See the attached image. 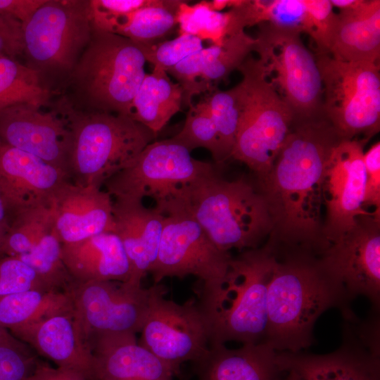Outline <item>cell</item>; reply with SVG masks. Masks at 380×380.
I'll list each match as a JSON object with an SVG mask.
<instances>
[{
  "mask_svg": "<svg viewBox=\"0 0 380 380\" xmlns=\"http://www.w3.org/2000/svg\"><path fill=\"white\" fill-rule=\"evenodd\" d=\"M258 25L253 51L267 77L288 103L295 117H311L322 111L323 87L314 53L300 34L268 23Z\"/></svg>",
  "mask_w": 380,
  "mask_h": 380,
  "instance_id": "30bf717a",
  "label": "cell"
},
{
  "mask_svg": "<svg viewBox=\"0 0 380 380\" xmlns=\"http://www.w3.org/2000/svg\"><path fill=\"white\" fill-rule=\"evenodd\" d=\"M206 102L215 125L224 162L232 158L241 111L239 84L221 91L216 87L206 93Z\"/></svg>",
  "mask_w": 380,
  "mask_h": 380,
  "instance_id": "836d02e7",
  "label": "cell"
},
{
  "mask_svg": "<svg viewBox=\"0 0 380 380\" xmlns=\"http://www.w3.org/2000/svg\"><path fill=\"white\" fill-rule=\"evenodd\" d=\"M46 0H0V14L10 16L22 25L26 23Z\"/></svg>",
  "mask_w": 380,
  "mask_h": 380,
  "instance_id": "bcb514c9",
  "label": "cell"
},
{
  "mask_svg": "<svg viewBox=\"0 0 380 380\" xmlns=\"http://www.w3.org/2000/svg\"><path fill=\"white\" fill-rule=\"evenodd\" d=\"M349 300L363 296L376 312L380 305V213L363 215L318 256Z\"/></svg>",
  "mask_w": 380,
  "mask_h": 380,
  "instance_id": "9a60e30c",
  "label": "cell"
},
{
  "mask_svg": "<svg viewBox=\"0 0 380 380\" xmlns=\"http://www.w3.org/2000/svg\"><path fill=\"white\" fill-rule=\"evenodd\" d=\"M73 309L64 291L31 289L0 300V324L11 334L54 314Z\"/></svg>",
  "mask_w": 380,
  "mask_h": 380,
  "instance_id": "83f0119b",
  "label": "cell"
},
{
  "mask_svg": "<svg viewBox=\"0 0 380 380\" xmlns=\"http://www.w3.org/2000/svg\"><path fill=\"white\" fill-rule=\"evenodd\" d=\"M360 0H330L334 7L338 8L340 11L349 10L355 6Z\"/></svg>",
  "mask_w": 380,
  "mask_h": 380,
  "instance_id": "816d5d0a",
  "label": "cell"
},
{
  "mask_svg": "<svg viewBox=\"0 0 380 380\" xmlns=\"http://www.w3.org/2000/svg\"><path fill=\"white\" fill-rule=\"evenodd\" d=\"M92 32L89 1L46 0L23 25L27 65L40 73H71Z\"/></svg>",
  "mask_w": 380,
  "mask_h": 380,
  "instance_id": "8fae6325",
  "label": "cell"
},
{
  "mask_svg": "<svg viewBox=\"0 0 380 380\" xmlns=\"http://www.w3.org/2000/svg\"><path fill=\"white\" fill-rule=\"evenodd\" d=\"M343 139L324 113L295 117L271 168L257 178L272 221L267 246L276 254L319 256L323 236V183L334 146Z\"/></svg>",
  "mask_w": 380,
  "mask_h": 380,
  "instance_id": "6da1fadb",
  "label": "cell"
},
{
  "mask_svg": "<svg viewBox=\"0 0 380 380\" xmlns=\"http://www.w3.org/2000/svg\"><path fill=\"white\" fill-rule=\"evenodd\" d=\"M213 45L195 52L166 72L172 75L183 90V103L189 106L194 96L205 94V90L200 82L201 74L211 56Z\"/></svg>",
  "mask_w": 380,
  "mask_h": 380,
  "instance_id": "60d3db41",
  "label": "cell"
},
{
  "mask_svg": "<svg viewBox=\"0 0 380 380\" xmlns=\"http://www.w3.org/2000/svg\"><path fill=\"white\" fill-rule=\"evenodd\" d=\"M181 210L226 252L259 248L273 227L267 201L257 183L245 177L228 181L217 170L187 187Z\"/></svg>",
  "mask_w": 380,
  "mask_h": 380,
  "instance_id": "277c9868",
  "label": "cell"
},
{
  "mask_svg": "<svg viewBox=\"0 0 380 380\" xmlns=\"http://www.w3.org/2000/svg\"><path fill=\"white\" fill-rule=\"evenodd\" d=\"M322 87V111L344 139H369L380 128L379 63L346 62L315 53Z\"/></svg>",
  "mask_w": 380,
  "mask_h": 380,
  "instance_id": "9c48e42d",
  "label": "cell"
},
{
  "mask_svg": "<svg viewBox=\"0 0 380 380\" xmlns=\"http://www.w3.org/2000/svg\"><path fill=\"white\" fill-rule=\"evenodd\" d=\"M56 367L76 370L91 380L94 355L74 308L46 317L11 334Z\"/></svg>",
  "mask_w": 380,
  "mask_h": 380,
  "instance_id": "44dd1931",
  "label": "cell"
},
{
  "mask_svg": "<svg viewBox=\"0 0 380 380\" xmlns=\"http://www.w3.org/2000/svg\"><path fill=\"white\" fill-rule=\"evenodd\" d=\"M254 42L255 39L243 30L227 36L220 46L213 44L211 56L200 78L205 94L215 88V83L238 70L253 51Z\"/></svg>",
  "mask_w": 380,
  "mask_h": 380,
  "instance_id": "e575fe53",
  "label": "cell"
},
{
  "mask_svg": "<svg viewBox=\"0 0 380 380\" xmlns=\"http://www.w3.org/2000/svg\"><path fill=\"white\" fill-rule=\"evenodd\" d=\"M42 74L13 58L0 57V110L16 104L43 107L50 98Z\"/></svg>",
  "mask_w": 380,
  "mask_h": 380,
  "instance_id": "4dcf8cb0",
  "label": "cell"
},
{
  "mask_svg": "<svg viewBox=\"0 0 380 380\" xmlns=\"http://www.w3.org/2000/svg\"><path fill=\"white\" fill-rule=\"evenodd\" d=\"M279 353L265 341L235 349L210 344L192 371L196 380H283Z\"/></svg>",
  "mask_w": 380,
  "mask_h": 380,
  "instance_id": "cb8c5ba5",
  "label": "cell"
},
{
  "mask_svg": "<svg viewBox=\"0 0 380 380\" xmlns=\"http://www.w3.org/2000/svg\"><path fill=\"white\" fill-rule=\"evenodd\" d=\"M366 182L363 205L380 213V142L364 153Z\"/></svg>",
  "mask_w": 380,
  "mask_h": 380,
  "instance_id": "ee69618b",
  "label": "cell"
},
{
  "mask_svg": "<svg viewBox=\"0 0 380 380\" xmlns=\"http://www.w3.org/2000/svg\"><path fill=\"white\" fill-rule=\"evenodd\" d=\"M23 53L21 23L10 16L0 14V57L14 59Z\"/></svg>",
  "mask_w": 380,
  "mask_h": 380,
  "instance_id": "f6af8a7d",
  "label": "cell"
},
{
  "mask_svg": "<svg viewBox=\"0 0 380 380\" xmlns=\"http://www.w3.org/2000/svg\"><path fill=\"white\" fill-rule=\"evenodd\" d=\"M232 258L189 213L179 210L165 215L158 256L149 273L153 284L166 277L193 275L202 283L200 293L206 292L222 281Z\"/></svg>",
  "mask_w": 380,
  "mask_h": 380,
  "instance_id": "4fadbf2b",
  "label": "cell"
},
{
  "mask_svg": "<svg viewBox=\"0 0 380 380\" xmlns=\"http://www.w3.org/2000/svg\"><path fill=\"white\" fill-rule=\"evenodd\" d=\"M140 45L119 34L93 30L71 76L94 109L130 117L134 98L146 74Z\"/></svg>",
  "mask_w": 380,
  "mask_h": 380,
  "instance_id": "8992f818",
  "label": "cell"
},
{
  "mask_svg": "<svg viewBox=\"0 0 380 380\" xmlns=\"http://www.w3.org/2000/svg\"><path fill=\"white\" fill-rule=\"evenodd\" d=\"M37 361L28 348L0 347V380H25Z\"/></svg>",
  "mask_w": 380,
  "mask_h": 380,
  "instance_id": "7bdbcfd3",
  "label": "cell"
},
{
  "mask_svg": "<svg viewBox=\"0 0 380 380\" xmlns=\"http://www.w3.org/2000/svg\"><path fill=\"white\" fill-rule=\"evenodd\" d=\"M227 12L213 10L207 1L193 5L183 1L177 13L179 34H191L220 46L227 37Z\"/></svg>",
  "mask_w": 380,
  "mask_h": 380,
  "instance_id": "8d00e7d4",
  "label": "cell"
},
{
  "mask_svg": "<svg viewBox=\"0 0 380 380\" xmlns=\"http://www.w3.org/2000/svg\"><path fill=\"white\" fill-rule=\"evenodd\" d=\"M62 258L75 281H127L130 265L122 243L114 232L101 233L62 244Z\"/></svg>",
  "mask_w": 380,
  "mask_h": 380,
  "instance_id": "d4e9b609",
  "label": "cell"
},
{
  "mask_svg": "<svg viewBox=\"0 0 380 380\" xmlns=\"http://www.w3.org/2000/svg\"><path fill=\"white\" fill-rule=\"evenodd\" d=\"M279 362L301 380H380L379 334L369 329L359 338L345 336L342 345L327 354L279 352Z\"/></svg>",
  "mask_w": 380,
  "mask_h": 380,
  "instance_id": "ac0fdd59",
  "label": "cell"
},
{
  "mask_svg": "<svg viewBox=\"0 0 380 380\" xmlns=\"http://www.w3.org/2000/svg\"><path fill=\"white\" fill-rule=\"evenodd\" d=\"M53 227L49 205L22 210L11 217L0 255L18 257L30 251Z\"/></svg>",
  "mask_w": 380,
  "mask_h": 380,
  "instance_id": "d6a6232c",
  "label": "cell"
},
{
  "mask_svg": "<svg viewBox=\"0 0 380 380\" xmlns=\"http://www.w3.org/2000/svg\"><path fill=\"white\" fill-rule=\"evenodd\" d=\"M20 103L0 110V140L68 175L69 129L65 113Z\"/></svg>",
  "mask_w": 380,
  "mask_h": 380,
  "instance_id": "e0dca14e",
  "label": "cell"
},
{
  "mask_svg": "<svg viewBox=\"0 0 380 380\" xmlns=\"http://www.w3.org/2000/svg\"><path fill=\"white\" fill-rule=\"evenodd\" d=\"M25 380H89L86 375L74 369L53 367L38 360L32 372Z\"/></svg>",
  "mask_w": 380,
  "mask_h": 380,
  "instance_id": "7dc6e473",
  "label": "cell"
},
{
  "mask_svg": "<svg viewBox=\"0 0 380 380\" xmlns=\"http://www.w3.org/2000/svg\"><path fill=\"white\" fill-rule=\"evenodd\" d=\"M275 260L267 245L242 251L232 258L222 281L201 293L198 303L208 324L210 344L265 341L267 286Z\"/></svg>",
  "mask_w": 380,
  "mask_h": 380,
  "instance_id": "3957f363",
  "label": "cell"
},
{
  "mask_svg": "<svg viewBox=\"0 0 380 380\" xmlns=\"http://www.w3.org/2000/svg\"><path fill=\"white\" fill-rule=\"evenodd\" d=\"M216 170L214 164L194 158L172 138L149 144L127 168L103 184L117 200L142 201L152 198L166 215L182 208L187 187Z\"/></svg>",
  "mask_w": 380,
  "mask_h": 380,
  "instance_id": "ba28073f",
  "label": "cell"
},
{
  "mask_svg": "<svg viewBox=\"0 0 380 380\" xmlns=\"http://www.w3.org/2000/svg\"><path fill=\"white\" fill-rule=\"evenodd\" d=\"M89 343L94 360L91 380H173L172 370L139 345L136 334L101 335Z\"/></svg>",
  "mask_w": 380,
  "mask_h": 380,
  "instance_id": "603a6c76",
  "label": "cell"
},
{
  "mask_svg": "<svg viewBox=\"0 0 380 380\" xmlns=\"http://www.w3.org/2000/svg\"><path fill=\"white\" fill-rule=\"evenodd\" d=\"M183 90L163 70L146 74L134 98L130 117L156 135L181 110Z\"/></svg>",
  "mask_w": 380,
  "mask_h": 380,
  "instance_id": "4316f807",
  "label": "cell"
},
{
  "mask_svg": "<svg viewBox=\"0 0 380 380\" xmlns=\"http://www.w3.org/2000/svg\"><path fill=\"white\" fill-rule=\"evenodd\" d=\"M30 268L47 291L66 292L74 280L62 258V243L54 227L28 253L14 257Z\"/></svg>",
  "mask_w": 380,
  "mask_h": 380,
  "instance_id": "1f68e13d",
  "label": "cell"
},
{
  "mask_svg": "<svg viewBox=\"0 0 380 380\" xmlns=\"http://www.w3.org/2000/svg\"><path fill=\"white\" fill-rule=\"evenodd\" d=\"M10 225V216L2 198L0 196V249Z\"/></svg>",
  "mask_w": 380,
  "mask_h": 380,
  "instance_id": "681fc988",
  "label": "cell"
},
{
  "mask_svg": "<svg viewBox=\"0 0 380 380\" xmlns=\"http://www.w3.org/2000/svg\"><path fill=\"white\" fill-rule=\"evenodd\" d=\"M233 32L261 23L299 34L305 32L307 10L305 0H242L228 11Z\"/></svg>",
  "mask_w": 380,
  "mask_h": 380,
  "instance_id": "f1b7e54d",
  "label": "cell"
},
{
  "mask_svg": "<svg viewBox=\"0 0 380 380\" xmlns=\"http://www.w3.org/2000/svg\"><path fill=\"white\" fill-rule=\"evenodd\" d=\"M242 80L241 111L232 158L257 176L271 168L293 122L290 106L268 80L258 58H248L239 67Z\"/></svg>",
  "mask_w": 380,
  "mask_h": 380,
  "instance_id": "52a82bcc",
  "label": "cell"
},
{
  "mask_svg": "<svg viewBox=\"0 0 380 380\" xmlns=\"http://www.w3.org/2000/svg\"><path fill=\"white\" fill-rule=\"evenodd\" d=\"M0 347H12L27 349V346L14 337L6 328L0 324Z\"/></svg>",
  "mask_w": 380,
  "mask_h": 380,
  "instance_id": "c3c4849f",
  "label": "cell"
},
{
  "mask_svg": "<svg viewBox=\"0 0 380 380\" xmlns=\"http://www.w3.org/2000/svg\"><path fill=\"white\" fill-rule=\"evenodd\" d=\"M189 107L182 129L172 139L191 152L204 148L210 152L215 165L223 163L217 129L206 102L203 99Z\"/></svg>",
  "mask_w": 380,
  "mask_h": 380,
  "instance_id": "d590c367",
  "label": "cell"
},
{
  "mask_svg": "<svg viewBox=\"0 0 380 380\" xmlns=\"http://www.w3.org/2000/svg\"><path fill=\"white\" fill-rule=\"evenodd\" d=\"M69 129L68 175L80 186L101 188L129 167L157 135L131 117L65 110Z\"/></svg>",
  "mask_w": 380,
  "mask_h": 380,
  "instance_id": "5b68a950",
  "label": "cell"
},
{
  "mask_svg": "<svg viewBox=\"0 0 380 380\" xmlns=\"http://www.w3.org/2000/svg\"><path fill=\"white\" fill-rule=\"evenodd\" d=\"M307 19L305 34L314 42L316 53L329 54L337 13L330 0H305Z\"/></svg>",
  "mask_w": 380,
  "mask_h": 380,
  "instance_id": "ab89813d",
  "label": "cell"
},
{
  "mask_svg": "<svg viewBox=\"0 0 380 380\" xmlns=\"http://www.w3.org/2000/svg\"><path fill=\"white\" fill-rule=\"evenodd\" d=\"M241 0H213L207 1L208 6L214 11H219L226 8H233L241 3Z\"/></svg>",
  "mask_w": 380,
  "mask_h": 380,
  "instance_id": "f907efd6",
  "label": "cell"
},
{
  "mask_svg": "<svg viewBox=\"0 0 380 380\" xmlns=\"http://www.w3.org/2000/svg\"><path fill=\"white\" fill-rule=\"evenodd\" d=\"M152 0H90L89 18L93 30L116 34L129 16Z\"/></svg>",
  "mask_w": 380,
  "mask_h": 380,
  "instance_id": "74e56055",
  "label": "cell"
},
{
  "mask_svg": "<svg viewBox=\"0 0 380 380\" xmlns=\"http://www.w3.org/2000/svg\"><path fill=\"white\" fill-rule=\"evenodd\" d=\"M114 233L120 238L130 265L128 281L141 284L155 263L165 215L148 208L142 201L115 199L113 203Z\"/></svg>",
  "mask_w": 380,
  "mask_h": 380,
  "instance_id": "7402d4cb",
  "label": "cell"
},
{
  "mask_svg": "<svg viewBox=\"0 0 380 380\" xmlns=\"http://www.w3.org/2000/svg\"><path fill=\"white\" fill-rule=\"evenodd\" d=\"M146 62L165 72L188 56L201 50L203 41L191 34H179L173 39L152 44H140Z\"/></svg>",
  "mask_w": 380,
  "mask_h": 380,
  "instance_id": "f35d334b",
  "label": "cell"
},
{
  "mask_svg": "<svg viewBox=\"0 0 380 380\" xmlns=\"http://www.w3.org/2000/svg\"><path fill=\"white\" fill-rule=\"evenodd\" d=\"M113 201L94 186H80L68 180L53 193L49 208L57 236L62 244L114 232Z\"/></svg>",
  "mask_w": 380,
  "mask_h": 380,
  "instance_id": "d6986e66",
  "label": "cell"
},
{
  "mask_svg": "<svg viewBox=\"0 0 380 380\" xmlns=\"http://www.w3.org/2000/svg\"><path fill=\"white\" fill-rule=\"evenodd\" d=\"M68 180L62 170L0 140V196L10 220L22 210L49 205L55 190Z\"/></svg>",
  "mask_w": 380,
  "mask_h": 380,
  "instance_id": "ffe728a7",
  "label": "cell"
},
{
  "mask_svg": "<svg viewBox=\"0 0 380 380\" xmlns=\"http://www.w3.org/2000/svg\"><path fill=\"white\" fill-rule=\"evenodd\" d=\"M31 289L47 291L34 270L23 262L14 257L0 258V300Z\"/></svg>",
  "mask_w": 380,
  "mask_h": 380,
  "instance_id": "b9f144b4",
  "label": "cell"
},
{
  "mask_svg": "<svg viewBox=\"0 0 380 380\" xmlns=\"http://www.w3.org/2000/svg\"><path fill=\"white\" fill-rule=\"evenodd\" d=\"M366 139H342L333 148L323 183V236L329 245L350 229L356 218L373 212L365 209Z\"/></svg>",
  "mask_w": 380,
  "mask_h": 380,
  "instance_id": "2e32d148",
  "label": "cell"
},
{
  "mask_svg": "<svg viewBox=\"0 0 380 380\" xmlns=\"http://www.w3.org/2000/svg\"><path fill=\"white\" fill-rule=\"evenodd\" d=\"M277 256L282 259L276 256L267 286L265 341L278 352L300 353L314 343L317 319L332 308L344 312L350 300L318 256L305 253Z\"/></svg>",
  "mask_w": 380,
  "mask_h": 380,
  "instance_id": "7a4b0ae2",
  "label": "cell"
},
{
  "mask_svg": "<svg viewBox=\"0 0 380 380\" xmlns=\"http://www.w3.org/2000/svg\"><path fill=\"white\" fill-rule=\"evenodd\" d=\"M283 380H301V379L294 371L289 370L286 372V376L283 379Z\"/></svg>",
  "mask_w": 380,
  "mask_h": 380,
  "instance_id": "f5cc1de1",
  "label": "cell"
},
{
  "mask_svg": "<svg viewBox=\"0 0 380 380\" xmlns=\"http://www.w3.org/2000/svg\"><path fill=\"white\" fill-rule=\"evenodd\" d=\"M329 54L346 62L378 63L380 56V1L360 0L340 11Z\"/></svg>",
  "mask_w": 380,
  "mask_h": 380,
  "instance_id": "484cf974",
  "label": "cell"
},
{
  "mask_svg": "<svg viewBox=\"0 0 380 380\" xmlns=\"http://www.w3.org/2000/svg\"><path fill=\"white\" fill-rule=\"evenodd\" d=\"M167 291L153 299L138 343L179 376L183 363L196 361L208 350L210 329L198 301L177 303L164 298Z\"/></svg>",
  "mask_w": 380,
  "mask_h": 380,
  "instance_id": "5bb4252c",
  "label": "cell"
},
{
  "mask_svg": "<svg viewBox=\"0 0 380 380\" xmlns=\"http://www.w3.org/2000/svg\"><path fill=\"white\" fill-rule=\"evenodd\" d=\"M161 283L144 288L129 281H73L66 291L86 338L140 332Z\"/></svg>",
  "mask_w": 380,
  "mask_h": 380,
  "instance_id": "7c38bea8",
  "label": "cell"
},
{
  "mask_svg": "<svg viewBox=\"0 0 380 380\" xmlns=\"http://www.w3.org/2000/svg\"><path fill=\"white\" fill-rule=\"evenodd\" d=\"M180 0H152L148 5L132 13L116 34L140 44L165 40L178 26Z\"/></svg>",
  "mask_w": 380,
  "mask_h": 380,
  "instance_id": "f546056e",
  "label": "cell"
}]
</instances>
